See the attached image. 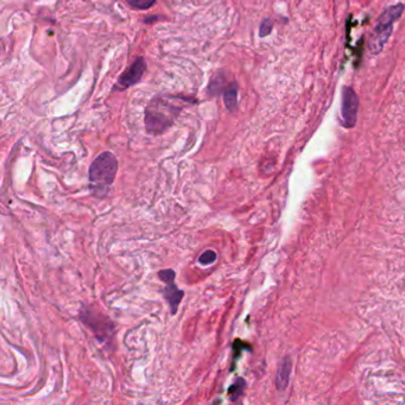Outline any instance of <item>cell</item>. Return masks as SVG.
Masks as SVG:
<instances>
[{
    "label": "cell",
    "mask_w": 405,
    "mask_h": 405,
    "mask_svg": "<svg viewBox=\"0 0 405 405\" xmlns=\"http://www.w3.org/2000/svg\"><path fill=\"white\" fill-rule=\"evenodd\" d=\"M118 171V161L112 152L105 151L89 167V186L95 195H106Z\"/></svg>",
    "instance_id": "7a4b0ae2"
},
{
    "label": "cell",
    "mask_w": 405,
    "mask_h": 405,
    "mask_svg": "<svg viewBox=\"0 0 405 405\" xmlns=\"http://www.w3.org/2000/svg\"><path fill=\"white\" fill-rule=\"evenodd\" d=\"M245 386H246V381H245L242 378H238L237 380H235L234 384H232V386L228 388V392H227L231 401H237L239 398L242 396V393H244V390H245Z\"/></svg>",
    "instance_id": "9c48e42d"
},
{
    "label": "cell",
    "mask_w": 405,
    "mask_h": 405,
    "mask_svg": "<svg viewBox=\"0 0 405 405\" xmlns=\"http://www.w3.org/2000/svg\"><path fill=\"white\" fill-rule=\"evenodd\" d=\"M189 100L180 97H157L150 101L145 110V126L151 133H162L173 125L174 120L184 107L183 101Z\"/></svg>",
    "instance_id": "6da1fadb"
},
{
    "label": "cell",
    "mask_w": 405,
    "mask_h": 405,
    "mask_svg": "<svg viewBox=\"0 0 405 405\" xmlns=\"http://www.w3.org/2000/svg\"><path fill=\"white\" fill-rule=\"evenodd\" d=\"M291 359L289 356H285L284 359L280 362L278 372H277L276 375V386L279 391L285 390L289 385L290 380V373H291Z\"/></svg>",
    "instance_id": "52a82bcc"
},
{
    "label": "cell",
    "mask_w": 405,
    "mask_h": 405,
    "mask_svg": "<svg viewBox=\"0 0 405 405\" xmlns=\"http://www.w3.org/2000/svg\"><path fill=\"white\" fill-rule=\"evenodd\" d=\"M129 5L137 10H146L155 4L156 0H126Z\"/></svg>",
    "instance_id": "8fae6325"
},
{
    "label": "cell",
    "mask_w": 405,
    "mask_h": 405,
    "mask_svg": "<svg viewBox=\"0 0 405 405\" xmlns=\"http://www.w3.org/2000/svg\"><path fill=\"white\" fill-rule=\"evenodd\" d=\"M159 279L163 280L165 284H169V283H174L175 282V277H176V273H175L174 270L171 269H164L161 270L158 272Z\"/></svg>",
    "instance_id": "7c38bea8"
},
{
    "label": "cell",
    "mask_w": 405,
    "mask_h": 405,
    "mask_svg": "<svg viewBox=\"0 0 405 405\" xmlns=\"http://www.w3.org/2000/svg\"><path fill=\"white\" fill-rule=\"evenodd\" d=\"M359 99L352 87H345L342 92V119L346 127H353L358 120Z\"/></svg>",
    "instance_id": "277c9868"
},
{
    "label": "cell",
    "mask_w": 405,
    "mask_h": 405,
    "mask_svg": "<svg viewBox=\"0 0 405 405\" xmlns=\"http://www.w3.org/2000/svg\"><path fill=\"white\" fill-rule=\"evenodd\" d=\"M146 70V62L144 57H138L135 62L127 68L118 79L116 87L118 89H126L131 87L132 85H136L137 82L142 79L143 74Z\"/></svg>",
    "instance_id": "5b68a950"
},
{
    "label": "cell",
    "mask_w": 405,
    "mask_h": 405,
    "mask_svg": "<svg viewBox=\"0 0 405 405\" xmlns=\"http://www.w3.org/2000/svg\"><path fill=\"white\" fill-rule=\"evenodd\" d=\"M222 88V78H218V76H213L212 81L209 82L208 89L212 94H216Z\"/></svg>",
    "instance_id": "4fadbf2b"
},
{
    "label": "cell",
    "mask_w": 405,
    "mask_h": 405,
    "mask_svg": "<svg viewBox=\"0 0 405 405\" xmlns=\"http://www.w3.org/2000/svg\"><path fill=\"white\" fill-rule=\"evenodd\" d=\"M404 11V5L399 4L392 5L387 8L378 18V23L375 25L374 31L369 41V50L372 54H379L384 49L385 44L387 43L390 38L392 30H393V23L400 17Z\"/></svg>",
    "instance_id": "3957f363"
},
{
    "label": "cell",
    "mask_w": 405,
    "mask_h": 405,
    "mask_svg": "<svg viewBox=\"0 0 405 405\" xmlns=\"http://www.w3.org/2000/svg\"><path fill=\"white\" fill-rule=\"evenodd\" d=\"M271 29H272V22L270 19H265L260 25V36L264 37L269 35L271 33Z\"/></svg>",
    "instance_id": "5bb4252c"
},
{
    "label": "cell",
    "mask_w": 405,
    "mask_h": 405,
    "mask_svg": "<svg viewBox=\"0 0 405 405\" xmlns=\"http://www.w3.org/2000/svg\"><path fill=\"white\" fill-rule=\"evenodd\" d=\"M237 97H238V86L232 84L227 86V88L224 92V101L226 107L229 111H235L237 108Z\"/></svg>",
    "instance_id": "ba28073f"
},
{
    "label": "cell",
    "mask_w": 405,
    "mask_h": 405,
    "mask_svg": "<svg viewBox=\"0 0 405 405\" xmlns=\"http://www.w3.org/2000/svg\"><path fill=\"white\" fill-rule=\"evenodd\" d=\"M162 293H163V297L165 301L168 302L171 315H176V312L178 310V305H180L181 301L184 297L183 290L178 289L174 282V283H169V284H167V286L163 289Z\"/></svg>",
    "instance_id": "8992f818"
},
{
    "label": "cell",
    "mask_w": 405,
    "mask_h": 405,
    "mask_svg": "<svg viewBox=\"0 0 405 405\" xmlns=\"http://www.w3.org/2000/svg\"><path fill=\"white\" fill-rule=\"evenodd\" d=\"M216 253L214 251L212 250H208V251H205L202 254H201L200 258H199V263L201 265L206 266V265H209V264H213L214 261L216 260Z\"/></svg>",
    "instance_id": "30bf717a"
}]
</instances>
